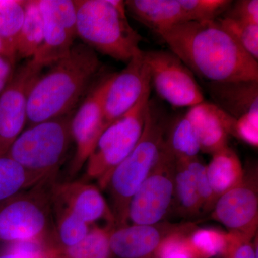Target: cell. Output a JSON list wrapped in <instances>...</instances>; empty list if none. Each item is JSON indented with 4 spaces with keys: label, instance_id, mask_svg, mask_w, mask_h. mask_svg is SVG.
<instances>
[{
    "label": "cell",
    "instance_id": "5b68a950",
    "mask_svg": "<svg viewBox=\"0 0 258 258\" xmlns=\"http://www.w3.org/2000/svg\"><path fill=\"white\" fill-rule=\"evenodd\" d=\"M58 174L0 201V244L40 241L55 247L52 203Z\"/></svg>",
    "mask_w": 258,
    "mask_h": 258
},
{
    "label": "cell",
    "instance_id": "603a6c76",
    "mask_svg": "<svg viewBox=\"0 0 258 258\" xmlns=\"http://www.w3.org/2000/svg\"><path fill=\"white\" fill-rule=\"evenodd\" d=\"M164 147L176 159L198 157L201 152L198 136L186 114L169 123Z\"/></svg>",
    "mask_w": 258,
    "mask_h": 258
},
{
    "label": "cell",
    "instance_id": "5bb4252c",
    "mask_svg": "<svg viewBox=\"0 0 258 258\" xmlns=\"http://www.w3.org/2000/svg\"><path fill=\"white\" fill-rule=\"evenodd\" d=\"M150 85V73L142 50L120 72L115 73L103 101L106 128L130 111Z\"/></svg>",
    "mask_w": 258,
    "mask_h": 258
},
{
    "label": "cell",
    "instance_id": "f1b7e54d",
    "mask_svg": "<svg viewBox=\"0 0 258 258\" xmlns=\"http://www.w3.org/2000/svg\"><path fill=\"white\" fill-rule=\"evenodd\" d=\"M216 20L251 57L258 61V25L223 17Z\"/></svg>",
    "mask_w": 258,
    "mask_h": 258
},
{
    "label": "cell",
    "instance_id": "cb8c5ba5",
    "mask_svg": "<svg viewBox=\"0 0 258 258\" xmlns=\"http://www.w3.org/2000/svg\"><path fill=\"white\" fill-rule=\"evenodd\" d=\"M114 227H95L79 243L64 247L52 249L55 258H110V235Z\"/></svg>",
    "mask_w": 258,
    "mask_h": 258
},
{
    "label": "cell",
    "instance_id": "d4e9b609",
    "mask_svg": "<svg viewBox=\"0 0 258 258\" xmlns=\"http://www.w3.org/2000/svg\"><path fill=\"white\" fill-rule=\"evenodd\" d=\"M174 181V200L175 198L177 201L179 211L191 217L203 211V203L192 174L179 159H176Z\"/></svg>",
    "mask_w": 258,
    "mask_h": 258
},
{
    "label": "cell",
    "instance_id": "4dcf8cb0",
    "mask_svg": "<svg viewBox=\"0 0 258 258\" xmlns=\"http://www.w3.org/2000/svg\"><path fill=\"white\" fill-rule=\"evenodd\" d=\"M188 22L212 21L220 18L232 1L229 0H179Z\"/></svg>",
    "mask_w": 258,
    "mask_h": 258
},
{
    "label": "cell",
    "instance_id": "f35d334b",
    "mask_svg": "<svg viewBox=\"0 0 258 258\" xmlns=\"http://www.w3.org/2000/svg\"><path fill=\"white\" fill-rule=\"evenodd\" d=\"M9 81H4V80H0V94H1V93H3V91H4L5 87H6L7 85H8Z\"/></svg>",
    "mask_w": 258,
    "mask_h": 258
},
{
    "label": "cell",
    "instance_id": "ffe728a7",
    "mask_svg": "<svg viewBox=\"0 0 258 258\" xmlns=\"http://www.w3.org/2000/svg\"><path fill=\"white\" fill-rule=\"evenodd\" d=\"M244 169L238 155L229 147L212 154L207 173L217 200L243 181Z\"/></svg>",
    "mask_w": 258,
    "mask_h": 258
},
{
    "label": "cell",
    "instance_id": "8fae6325",
    "mask_svg": "<svg viewBox=\"0 0 258 258\" xmlns=\"http://www.w3.org/2000/svg\"><path fill=\"white\" fill-rule=\"evenodd\" d=\"M42 70L28 61L15 71L0 94V157L6 155L27 125L29 93Z\"/></svg>",
    "mask_w": 258,
    "mask_h": 258
},
{
    "label": "cell",
    "instance_id": "e575fe53",
    "mask_svg": "<svg viewBox=\"0 0 258 258\" xmlns=\"http://www.w3.org/2000/svg\"><path fill=\"white\" fill-rule=\"evenodd\" d=\"M233 136L249 145L257 148L258 113H248L236 119Z\"/></svg>",
    "mask_w": 258,
    "mask_h": 258
},
{
    "label": "cell",
    "instance_id": "6da1fadb",
    "mask_svg": "<svg viewBox=\"0 0 258 258\" xmlns=\"http://www.w3.org/2000/svg\"><path fill=\"white\" fill-rule=\"evenodd\" d=\"M158 35L194 75L208 82L258 81V61L216 20L186 22Z\"/></svg>",
    "mask_w": 258,
    "mask_h": 258
},
{
    "label": "cell",
    "instance_id": "d590c367",
    "mask_svg": "<svg viewBox=\"0 0 258 258\" xmlns=\"http://www.w3.org/2000/svg\"><path fill=\"white\" fill-rule=\"evenodd\" d=\"M230 242L223 257L225 258H257V242L254 244L252 240L232 233Z\"/></svg>",
    "mask_w": 258,
    "mask_h": 258
},
{
    "label": "cell",
    "instance_id": "f546056e",
    "mask_svg": "<svg viewBox=\"0 0 258 258\" xmlns=\"http://www.w3.org/2000/svg\"><path fill=\"white\" fill-rule=\"evenodd\" d=\"M184 224L165 237L156 252L155 258H198L191 248L188 235L195 228Z\"/></svg>",
    "mask_w": 258,
    "mask_h": 258
},
{
    "label": "cell",
    "instance_id": "836d02e7",
    "mask_svg": "<svg viewBox=\"0 0 258 258\" xmlns=\"http://www.w3.org/2000/svg\"><path fill=\"white\" fill-rule=\"evenodd\" d=\"M220 17L258 25V1L238 0L232 2Z\"/></svg>",
    "mask_w": 258,
    "mask_h": 258
},
{
    "label": "cell",
    "instance_id": "7a4b0ae2",
    "mask_svg": "<svg viewBox=\"0 0 258 258\" xmlns=\"http://www.w3.org/2000/svg\"><path fill=\"white\" fill-rule=\"evenodd\" d=\"M101 68L96 51L83 43L74 45L66 57L51 64L32 85L28 127L70 114Z\"/></svg>",
    "mask_w": 258,
    "mask_h": 258
},
{
    "label": "cell",
    "instance_id": "74e56055",
    "mask_svg": "<svg viewBox=\"0 0 258 258\" xmlns=\"http://www.w3.org/2000/svg\"><path fill=\"white\" fill-rule=\"evenodd\" d=\"M0 53L8 54V55L12 56L11 55H10L9 52H8V50H7L4 42H3L1 38H0ZM12 57H13V56H12ZM15 58H16V57H15Z\"/></svg>",
    "mask_w": 258,
    "mask_h": 258
},
{
    "label": "cell",
    "instance_id": "d6986e66",
    "mask_svg": "<svg viewBox=\"0 0 258 258\" xmlns=\"http://www.w3.org/2000/svg\"><path fill=\"white\" fill-rule=\"evenodd\" d=\"M125 5L134 19L157 34L188 22L179 0H127Z\"/></svg>",
    "mask_w": 258,
    "mask_h": 258
},
{
    "label": "cell",
    "instance_id": "ac0fdd59",
    "mask_svg": "<svg viewBox=\"0 0 258 258\" xmlns=\"http://www.w3.org/2000/svg\"><path fill=\"white\" fill-rule=\"evenodd\" d=\"M206 88L214 104L236 119L258 113V81L208 82Z\"/></svg>",
    "mask_w": 258,
    "mask_h": 258
},
{
    "label": "cell",
    "instance_id": "e0dca14e",
    "mask_svg": "<svg viewBox=\"0 0 258 258\" xmlns=\"http://www.w3.org/2000/svg\"><path fill=\"white\" fill-rule=\"evenodd\" d=\"M55 197L88 225L105 220L108 225L115 227L111 208L94 185L86 181L58 183Z\"/></svg>",
    "mask_w": 258,
    "mask_h": 258
},
{
    "label": "cell",
    "instance_id": "1f68e13d",
    "mask_svg": "<svg viewBox=\"0 0 258 258\" xmlns=\"http://www.w3.org/2000/svg\"><path fill=\"white\" fill-rule=\"evenodd\" d=\"M184 162L192 174L199 195L203 203V212L212 211L217 199L214 195L207 173V165L198 157L189 159H179Z\"/></svg>",
    "mask_w": 258,
    "mask_h": 258
},
{
    "label": "cell",
    "instance_id": "52a82bcc",
    "mask_svg": "<svg viewBox=\"0 0 258 258\" xmlns=\"http://www.w3.org/2000/svg\"><path fill=\"white\" fill-rule=\"evenodd\" d=\"M152 85L139 101L103 132L86 161V178L98 181L106 189L112 171L133 150L143 132Z\"/></svg>",
    "mask_w": 258,
    "mask_h": 258
},
{
    "label": "cell",
    "instance_id": "484cf974",
    "mask_svg": "<svg viewBox=\"0 0 258 258\" xmlns=\"http://www.w3.org/2000/svg\"><path fill=\"white\" fill-rule=\"evenodd\" d=\"M42 179L25 170L8 156L0 157V201L32 187Z\"/></svg>",
    "mask_w": 258,
    "mask_h": 258
},
{
    "label": "cell",
    "instance_id": "30bf717a",
    "mask_svg": "<svg viewBox=\"0 0 258 258\" xmlns=\"http://www.w3.org/2000/svg\"><path fill=\"white\" fill-rule=\"evenodd\" d=\"M43 21L41 46L30 61L43 69L63 58L77 35L76 10L73 0H38Z\"/></svg>",
    "mask_w": 258,
    "mask_h": 258
},
{
    "label": "cell",
    "instance_id": "4316f807",
    "mask_svg": "<svg viewBox=\"0 0 258 258\" xmlns=\"http://www.w3.org/2000/svg\"><path fill=\"white\" fill-rule=\"evenodd\" d=\"M25 14V1H0V38L10 55L15 57V45L23 26Z\"/></svg>",
    "mask_w": 258,
    "mask_h": 258
},
{
    "label": "cell",
    "instance_id": "3957f363",
    "mask_svg": "<svg viewBox=\"0 0 258 258\" xmlns=\"http://www.w3.org/2000/svg\"><path fill=\"white\" fill-rule=\"evenodd\" d=\"M169 123L162 108L150 100L142 137L133 150L112 171L107 185L115 227L128 225L129 203L159 160Z\"/></svg>",
    "mask_w": 258,
    "mask_h": 258
},
{
    "label": "cell",
    "instance_id": "7c38bea8",
    "mask_svg": "<svg viewBox=\"0 0 258 258\" xmlns=\"http://www.w3.org/2000/svg\"><path fill=\"white\" fill-rule=\"evenodd\" d=\"M257 169L244 171L242 182L218 199L211 217L229 230V232L252 240L258 225Z\"/></svg>",
    "mask_w": 258,
    "mask_h": 258
},
{
    "label": "cell",
    "instance_id": "ba28073f",
    "mask_svg": "<svg viewBox=\"0 0 258 258\" xmlns=\"http://www.w3.org/2000/svg\"><path fill=\"white\" fill-rule=\"evenodd\" d=\"M176 159L164 144L157 164L129 203L132 225H156L165 217L174 201Z\"/></svg>",
    "mask_w": 258,
    "mask_h": 258
},
{
    "label": "cell",
    "instance_id": "9c48e42d",
    "mask_svg": "<svg viewBox=\"0 0 258 258\" xmlns=\"http://www.w3.org/2000/svg\"><path fill=\"white\" fill-rule=\"evenodd\" d=\"M151 85L158 96L174 107H192L204 101L203 89L195 75L168 50L144 51Z\"/></svg>",
    "mask_w": 258,
    "mask_h": 258
},
{
    "label": "cell",
    "instance_id": "44dd1931",
    "mask_svg": "<svg viewBox=\"0 0 258 258\" xmlns=\"http://www.w3.org/2000/svg\"><path fill=\"white\" fill-rule=\"evenodd\" d=\"M55 249L75 245L86 237L89 225L55 198L52 203Z\"/></svg>",
    "mask_w": 258,
    "mask_h": 258
},
{
    "label": "cell",
    "instance_id": "83f0119b",
    "mask_svg": "<svg viewBox=\"0 0 258 258\" xmlns=\"http://www.w3.org/2000/svg\"><path fill=\"white\" fill-rule=\"evenodd\" d=\"M232 234L214 228H195L190 231L188 238L198 258L223 256L230 242Z\"/></svg>",
    "mask_w": 258,
    "mask_h": 258
},
{
    "label": "cell",
    "instance_id": "2e32d148",
    "mask_svg": "<svg viewBox=\"0 0 258 258\" xmlns=\"http://www.w3.org/2000/svg\"><path fill=\"white\" fill-rule=\"evenodd\" d=\"M185 114L198 136L202 152L212 155L228 147L229 136H233L236 118L205 101L189 108Z\"/></svg>",
    "mask_w": 258,
    "mask_h": 258
},
{
    "label": "cell",
    "instance_id": "7402d4cb",
    "mask_svg": "<svg viewBox=\"0 0 258 258\" xmlns=\"http://www.w3.org/2000/svg\"><path fill=\"white\" fill-rule=\"evenodd\" d=\"M43 40V21L38 0L25 1L23 26L15 45L17 58H32Z\"/></svg>",
    "mask_w": 258,
    "mask_h": 258
},
{
    "label": "cell",
    "instance_id": "4fadbf2b",
    "mask_svg": "<svg viewBox=\"0 0 258 258\" xmlns=\"http://www.w3.org/2000/svg\"><path fill=\"white\" fill-rule=\"evenodd\" d=\"M114 74L107 75L88 93L71 120V130L76 152L70 164L69 174L74 176L81 171L106 130L103 122V101Z\"/></svg>",
    "mask_w": 258,
    "mask_h": 258
},
{
    "label": "cell",
    "instance_id": "8992f818",
    "mask_svg": "<svg viewBox=\"0 0 258 258\" xmlns=\"http://www.w3.org/2000/svg\"><path fill=\"white\" fill-rule=\"evenodd\" d=\"M72 117L70 113L24 129L6 155L42 179L59 173L73 141Z\"/></svg>",
    "mask_w": 258,
    "mask_h": 258
},
{
    "label": "cell",
    "instance_id": "ab89813d",
    "mask_svg": "<svg viewBox=\"0 0 258 258\" xmlns=\"http://www.w3.org/2000/svg\"><path fill=\"white\" fill-rule=\"evenodd\" d=\"M45 258H55L52 248L50 249V250L48 251V252H47V255L45 256Z\"/></svg>",
    "mask_w": 258,
    "mask_h": 258
},
{
    "label": "cell",
    "instance_id": "277c9868",
    "mask_svg": "<svg viewBox=\"0 0 258 258\" xmlns=\"http://www.w3.org/2000/svg\"><path fill=\"white\" fill-rule=\"evenodd\" d=\"M77 35L96 52L128 62L142 52V36L126 17L125 1L74 0Z\"/></svg>",
    "mask_w": 258,
    "mask_h": 258
},
{
    "label": "cell",
    "instance_id": "8d00e7d4",
    "mask_svg": "<svg viewBox=\"0 0 258 258\" xmlns=\"http://www.w3.org/2000/svg\"><path fill=\"white\" fill-rule=\"evenodd\" d=\"M17 59L8 54L0 53V80L9 81L15 73Z\"/></svg>",
    "mask_w": 258,
    "mask_h": 258
},
{
    "label": "cell",
    "instance_id": "9a60e30c",
    "mask_svg": "<svg viewBox=\"0 0 258 258\" xmlns=\"http://www.w3.org/2000/svg\"><path fill=\"white\" fill-rule=\"evenodd\" d=\"M183 225L158 223L114 227L110 235L111 255L118 258H155L165 237Z\"/></svg>",
    "mask_w": 258,
    "mask_h": 258
},
{
    "label": "cell",
    "instance_id": "d6a6232c",
    "mask_svg": "<svg viewBox=\"0 0 258 258\" xmlns=\"http://www.w3.org/2000/svg\"><path fill=\"white\" fill-rule=\"evenodd\" d=\"M0 258H45L50 247L40 241H25L2 244Z\"/></svg>",
    "mask_w": 258,
    "mask_h": 258
}]
</instances>
